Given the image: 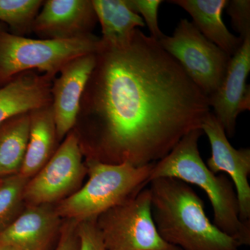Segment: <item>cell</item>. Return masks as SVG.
Returning a JSON list of instances; mask_svg holds the SVG:
<instances>
[{"label":"cell","mask_w":250,"mask_h":250,"mask_svg":"<svg viewBox=\"0 0 250 250\" xmlns=\"http://www.w3.org/2000/svg\"><path fill=\"white\" fill-rule=\"evenodd\" d=\"M250 71V36L243 39L241 47L231 57L222 84L208 98L210 108L228 137L234 136L240 113L250 110V85L246 83Z\"/></svg>","instance_id":"cell-10"},{"label":"cell","mask_w":250,"mask_h":250,"mask_svg":"<svg viewBox=\"0 0 250 250\" xmlns=\"http://www.w3.org/2000/svg\"><path fill=\"white\" fill-rule=\"evenodd\" d=\"M80 139L70 131L50 159L28 181L24 200L31 205L60 202L76 191L85 173Z\"/></svg>","instance_id":"cell-8"},{"label":"cell","mask_w":250,"mask_h":250,"mask_svg":"<svg viewBox=\"0 0 250 250\" xmlns=\"http://www.w3.org/2000/svg\"><path fill=\"white\" fill-rule=\"evenodd\" d=\"M57 141L52 104L31 111L27 150L19 174L32 178L55 152Z\"/></svg>","instance_id":"cell-16"},{"label":"cell","mask_w":250,"mask_h":250,"mask_svg":"<svg viewBox=\"0 0 250 250\" xmlns=\"http://www.w3.org/2000/svg\"><path fill=\"white\" fill-rule=\"evenodd\" d=\"M0 181H1V179H0Z\"/></svg>","instance_id":"cell-26"},{"label":"cell","mask_w":250,"mask_h":250,"mask_svg":"<svg viewBox=\"0 0 250 250\" xmlns=\"http://www.w3.org/2000/svg\"><path fill=\"white\" fill-rule=\"evenodd\" d=\"M168 2L187 11L202 35L229 57L241 47L243 40L230 32L222 18L228 0H172Z\"/></svg>","instance_id":"cell-15"},{"label":"cell","mask_w":250,"mask_h":250,"mask_svg":"<svg viewBox=\"0 0 250 250\" xmlns=\"http://www.w3.org/2000/svg\"><path fill=\"white\" fill-rule=\"evenodd\" d=\"M201 129L208 137L211 147V156L206 165L213 173L224 172L229 176L239 202L240 219L250 224V148L233 147L212 112L205 118Z\"/></svg>","instance_id":"cell-9"},{"label":"cell","mask_w":250,"mask_h":250,"mask_svg":"<svg viewBox=\"0 0 250 250\" xmlns=\"http://www.w3.org/2000/svg\"><path fill=\"white\" fill-rule=\"evenodd\" d=\"M43 2L41 0H0V21L16 31V35L25 34L31 31Z\"/></svg>","instance_id":"cell-19"},{"label":"cell","mask_w":250,"mask_h":250,"mask_svg":"<svg viewBox=\"0 0 250 250\" xmlns=\"http://www.w3.org/2000/svg\"><path fill=\"white\" fill-rule=\"evenodd\" d=\"M153 165L135 167L126 163L109 164L89 159L88 181L59 202L55 208L57 215L78 223L97 219L143 190L149 184Z\"/></svg>","instance_id":"cell-4"},{"label":"cell","mask_w":250,"mask_h":250,"mask_svg":"<svg viewBox=\"0 0 250 250\" xmlns=\"http://www.w3.org/2000/svg\"><path fill=\"white\" fill-rule=\"evenodd\" d=\"M49 205H29L10 225L0 229V247L21 250H47L60 225Z\"/></svg>","instance_id":"cell-13"},{"label":"cell","mask_w":250,"mask_h":250,"mask_svg":"<svg viewBox=\"0 0 250 250\" xmlns=\"http://www.w3.org/2000/svg\"><path fill=\"white\" fill-rule=\"evenodd\" d=\"M95 65V53L73 59L52 82V107L57 140L67 136L76 125L81 100Z\"/></svg>","instance_id":"cell-11"},{"label":"cell","mask_w":250,"mask_h":250,"mask_svg":"<svg viewBox=\"0 0 250 250\" xmlns=\"http://www.w3.org/2000/svg\"><path fill=\"white\" fill-rule=\"evenodd\" d=\"M29 130L30 112L13 117L0 125V179L21 171Z\"/></svg>","instance_id":"cell-18"},{"label":"cell","mask_w":250,"mask_h":250,"mask_svg":"<svg viewBox=\"0 0 250 250\" xmlns=\"http://www.w3.org/2000/svg\"><path fill=\"white\" fill-rule=\"evenodd\" d=\"M162 2L161 0H127L130 9L143 16L142 19L150 32L151 37L158 41L165 36L158 22V12Z\"/></svg>","instance_id":"cell-21"},{"label":"cell","mask_w":250,"mask_h":250,"mask_svg":"<svg viewBox=\"0 0 250 250\" xmlns=\"http://www.w3.org/2000/svg\"><path fill=\"white\" fill-rule=\"evenodd\" d=\"M100 45V38L93 34L68 40L32 39L0 27V85L33 70L54 79L69 62L95 53Z\"/></svg>","instance_id":"cell-5"},{"label":"cell","mask_w":250,"mask_h":250,"mask_svg":"<svg viewBox=\"0 0 250 250\" xmlns=\"http://www.w3.org/2000/svg\"><path fill=\"white\" fill-rule=\"evenodd\" d=\"M77 222L69 220L61 229L58 244L55 250H78L79 237Z\"/></svg>","instance_id":"cell-24"},{"label":"cell","mask_w":250,"mask_h":250,"mask_svg":"<svg viewBox=\"0 0 250 250\" xmlns=\"http://www.w3.org/2000/svg\"><path fill=\"white\" fill-rule=\"evenodd\" d=\"M0 250H21L16 249V248H13V247L4 246L0 247Z\"/></svg>","instance_id":"cell-25"},{"label":"cell","mask_w":250,"mask_h":250,"mask_svg":"<svg viewBox=\"0 0 250 250\" xmlns=\"http://www.w3.org/2000/svg\"><path fill=\"white\" fill-rule=\"evenodd\" d=\"M96 225L106 250H182L158 233L149 188L100 215Z\"/></svg>","instance_id":"cell-6"},{"label":"cell","mask_w":250,"mask_h":250,"mask_svg":"<svg viewBox=\"0 0 250 250\" xmlns=\"http://www.w3.org/2000/svg\"><path fill=\"white\" fill-rule=\"evenodd\" d=\"M54 80L43 74L27 71L0 87V125L13 117L52 104Z\"/></svg>","instance_id":"cell-14"},{"label":"cell","mask_w":250,"mask_h":250,"mask_svg":"<svg viewBox=\"0 0 250 250\" xmlns=\"http://www.w3.org/2000/svg\"><path fill=\"white\" fill-rule=\"evenodd\" d=\"M92 3L101 24V45H124L135 29L146 25L141 16L130 9L127 0H92Z\"/></svg>","instance_id":"cell-17"},{"label":"cell","mask_w":250,"mask_h":250,"mask_svg":"<svg viewBox=\"0 0 250 250\" xmlns=\"http://www.w3.org/2000/svg\"><path fill=\"white\" fill-rule=\"evenodd\" d=\"M78 250H106L101 233L96 225V219L77 224Z\"/></svg>","instance_id":"cell-23"},{"label":"cell","mask_w":250,"mask_h":250,"mask_svg":"<svg viewBox=\"0 0 250 250\" xmlns=\"http://www.w3.org/2000/svg\"><path fill=\"white\" fill-rule=\"evenodd\" d=\"M231 18L233 29L239 34L242 40L250 36V0L228 1L226 8Z\"/></svg>","instance_id":"cell-22"},{"label":"cell","mask_w":250,"mask_h":250,"mask_svg":"<svg viewBox=\"0 0 250 250\" xmlns=\"http://www.w3.org/2000/svg\"><path fill=\"white\" fill-rule=\"evenodd\" d=\"M98 18L90 0H47L31 31L42 39L68 40L92 35Z\"/></svg>","instance_id":"cell-12"},{"label":"cell","mask_w":250,"mask_h":250,"mask_svg":"<svg viewBox=\"0 0 250 250\" xmlns=\"http://www.w3.org/2000/svg\"><path fill=\"white\" fill-rule=\"evenodd\" d=\"M202 129L190 131L168 154L154 163L149 182L172 177L200 187L207 194L213 208V224L241 246L250 245V224L240 219L239 202L231 179L217 175L207 167L199 150Z\"/></svg>","instance_id":"cell-3"},{"label":"cell","mask_w":250,"mask_h":250,"mask_svg":"<svg viewBox=\"0 0 250 250\" xmlns=\"http://www.w3.org/2000/svg\"><path fill=\"white\" fill-rule=\"evenodd\" d=\"M29 179L16 174L0 181V226L6 223L24 200V191Z\"/></svg>","instance_id":"cell-20"},{"label":"cell","mask_w":250,"mask_h":250,"mask_svg":"<svg viewBox=\"0 0 250 250\" xmlns=\"http://www.w3.org/2000/svg\"><path fill=\"white\" fill-rule=\"evenodd\" d=\"M148 184L153 220L164 241L182 250H238V243L207 218L205 203L188 184L172 177Z\"/></svg>","instance_id":"cell-2"},{"label":"cell","mask_w":250,"mask_h":250,"mask_svg":"<svg viewBox=\"0 0 250 250\" xmlns=\"http://www.w3.org/2000/svg\"><path fill=\"white\" fill-rule=\"evenodd\" d=\"M159 42L207 98L217 91L231 57L202 35L192 22L181 20L173 34Z\"/></svg>","instance_id":"cell-7"},{"label":"cell","mask_w":250,"mask_h":250,"mask_svg":"<svg viewBox=\"0 0 250 250\" xmlns=\"http://www.w3.org/2000/svg\"><path fill=\"white\" fill-rule=\"evenodd\" d=\"M210 112L208 98L180 64L138 28L124 45L100 43L78 117L93 131L85 146L90 159L142 167L201 129Z\"/></svg>","instance_id":"cell-1"}]
</instances>
